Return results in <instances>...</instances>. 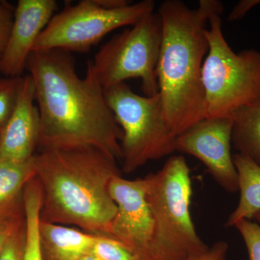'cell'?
<instances>
[{"instance_id": "obj_1", "label": "cell", "mask_w": 260, "mask_h": 260, "mask_svg": "<svg viewBox=\"0 0 260 260\" xmlns=\"http://www.w3.org/2000/svg\"><path fill=\"white\" fill-rule=\"evenodd\" d=\"M27 68L41 116L39 151L94 148L121 160L122 131L90 61L83 78L64 51H32Z\"/></svg>"}, {"instance_id": "obj_2", "label": "cell", "mask_w": 260, "mask_h": 260, "mask_svg": "<svg viewBox=\"0 0 260 260\" xmlns=\"http://www.w3.org/2000/svg\"><path fill=\"white\" fill-rule=\"evenodd\" d=\"M41 220L109 236L117 207L109 192L121 175L115 158L94 148H51L34 157Z\"/></svg>"}, {"instance_id": "obj_3", "label": "cell", "mask_w": 260, "mask_h": 260, "mask_svg": "<svg viewBox=\"0 0 260 260\" xmlns=\"http://www.w3.org/2000/svg\"><path fill=\"white\" fill-rule=\"evenodd\" d=\"M223 7L217 0H200L196 9L180 0H167L159 7L162 37L157 67L158 93L164 118L176 136L206 118L202 80L208 51L205 31L210 15Z\"/></svg>"}, {"instance_id": "obj_4", "label": "cell", "mask_w": 260, "mask_h": 260, "mask_svg": "<svg viewBox=\"0 0 260 260\" xmlns=\"http://www.w3.org/2000/svg\"><path fill=\"white\" fill-rule=\"evenodd\" d=\"M145 179L156 259L189 260L208 250L191 220L190 169L184 157L171 156L160 171Z\"/></svg>"}, {"instance_id": "obj_5", "label": "cell", "mask_w": 260, "mask_h": 260, "mask_svg": "<svg viewBox=\"0 0 260 260\" xmlns=\"http://www.w3.org/2000/svg\"><path fill=\"white\" fill-rule=\"evenodd\" d=\"M223 8L210 15L205 31L208 51L202 80L206 118H228L260 97V51L246 49L235 53L222 30Z\"/></svg>"}, {"instance_id": "obj_6", "label": "cell", "mask_w": 260, "mask_h": 260, "mask_svg": "<svg viewBox=\"0 0 260 260\" xmlns=\"http://www.w3.org/2000/svg\"><path fill=\"white\" fill-rule=\"evenodd\" d=\"M104 94L122 131L121 172L131 174L150 160L175 153L177 136L165 120L159 93L143 96L121 83L104 89Z\"/></svg>"}, {"instance_id": "obj_7", "label": "cell", "mask_w": 260, "mask_h": 260, "mask_svg": "<svg viewBox=\"0 0 260 260\" xmlns=\"http://www.w3.org/2000/svg\"><path fill=\"white\" fill-rule=\"evenodd\" d=\"M162 37L161 19L158 12H153L104 44L90 61L103 88L140 78L145 95L158 93L157 67Z\"/></svg>"}, {"instance_id": "obj_8", "label": "cell", "mask_w": 260, "mask_h": 260, "mask_svg": "<svg viewBox=\"0 0 260 260\" xmlns=\"http://www.w3.org/2000/svg\"><path fill=\"white\" fill-rule=\"evenodd\" d=\"M153 0H143L119 9L108 10L95 0L68 4L52 17L34 47V51L85 52L109 32L134 25L155 10Z\"/></svg>"}, {"instance_id": "obj_9", "label": "cell", "mask_w": 260, "mask_h": 260, "mask_svg": "<svg viewBox=\"0 0 260 260\" xmlns=\"http://www.w3.org/2000/svg\"><path fill=\"white\" fill-rule=\"evenodd\" d=\"M117 207L109 237L144 260H157L153 250L154 221L146 198L145 178L129 180L116 176L109 185Z\"/></svg>"}, {"instance_id": "obj_10", "label": "cell", "mask_w": 260, "mask_h": 260, "mask_svg": "<svg viewBox=\"0 0 260 260\" xmlns=\"http://www.w3.org/2000/svg\"><path fill=\"white\" fill-rule=\"evenodd\" d=\"M232 118H205L176 138V152L192 155L229 193L239 191L232 155Z\"/></svg>"}, {"instance_id": "obj_11", "label": "cell", "mask_w": 260, "mask_h": 260, "mask_svg": "<svg viewBox=\"0 0 260 260\" xmlns=\"http://www.w3.org/2000/svg\"><path fill=\"white\" fill-rule=\"evenodd\" d=\"M55 0H19L6 47L0 57L5 77H20L43 30L55 15Z\"/></svg>"}, {"instance_id": "obj_12", "label": "cell", "mask_w": 260, "mask_h": 260, "mask_svg": "<svg viewBox=\"0 0 260 260\" xmlns=\"http://www.w3.org/2000/svg\"><path fill=\"white\" fill-rule=\"evenodd\" d=\"M35 87L30 75L22 77L14 109L0 131V160L24 162L36 155L41 116L35 105Z\"/></svg>"}, {"instance_id": "obj_13", "label": "cell", "mask_w": 260, "mask_h": 260, "mask_svg": "<svg viewBox=\"0 0 260 260\" xmlns=\"http://www.w3.org/2000/svg\"><path fill=\"white\" fill-rule=\"evenodd\" d=\"M39 232L44 260H82L90 252L97 236L42 220Z\"/></svg>"}, {"instance_id": "obj_14", "label": "cell", "mask_w": 260, "mask_h": 260, "mask_svg": "<svg viewBox=\"0 0 260 260\" xmlns=\"http://www.w3.org/2000/svg\"><path fill=\"white\" fill-rule=\"evenodd\" d=\"M34 157L24 162L0 160V220L20 218L24 189L36 177Z\"/></svg>"}, {"instance_id": "obj_15", "label": "cell", "mask_w": 260, "mask_h": 260, "mask_svg": "<svg viewBox=\"0 0 260 260\" xmlns=\"http://www.w3.org/2000/svg\"><path fill=\"white\" fill-rule=\"evenodd\" d=\"M239 179L240 199L225 226H235L240 220H250L260 211V167L241 154L233 155Z\"/></svg>"}, {"instance_id": "obj_16", "label": "cell", "mask_w": 260, "mask_h": 260, "mask_svg": "<svg viewBox=\"0 0 260 260\" xmlns=\"http://www.w3.org/2000/svg\"><path fill=\"white\" fill-rule=\"evenodd\" d=\"M232 145L241 154L260 167V97L241 108L232 116Z\"/></svg>"}, {"instance_id": "obj_17", "label": "cell", "mask_w": 260, "mask_h": 260, "mask_svg": "<svg viewBox=\"0 0 260 260\" xmlns=\"http://www.w3.org/2000/svg\"><path fill=\"white\" fill-rule=\"evenodd\" d=\"M42 191L36 178L25 186L23 192V213L25 220V249L23 260L43 259L41 248L40 212Z\"/></svg>"}, {"instance_id": "obj_18", "label": "cell", "mask_w": 260, "mask_h": 260, "mask_svg": "<svg viewBox=\"0 0 260 260\" xmlns=\"http://www.w3.org/2000/svg\"><path fill=\"white\" fill-rule=\"evenodd\" d=\"M89 254L103 260H144L114 238L97 235Z\"/></svg>"}, {"instance_id": "obj_19", "label": "cell", "mask_w": 260, "mask_h": 260, "mask_svg": "<svg viewBox=\"0 0 260 260\" xmlns=\"http://www.w3.org/2000/svg\"><path fill=\"white\" fill-rule=\"evenodd\" d=\"M22 77H0V129L6 124L14 109Z\"/></svg>"}, {"instance_id": "obj_20", "label": "cell", "mask_w": 260, "mask_h": 260, "mask_svg": "<svg viewBox=\"0 0 260 260\" xmlns=\"http://www.w3.org/2000/svg\"><path fill=\"white\" fill-rule=\"evenodd\" d=\"M245 243L249 260H260V225L250 220H240L235 225Z\"/></svg>"}, {"instance_id": "obj_21", "label": "cell", "mask_w": 260, "mask_h": 260, "mask_svg": "<svg viewBox=\"0 0 260 260\" xmlns=\"http://www.w3.org/2000/svg\"><path fill=\"white\" fill-rule=\"evenodd\" d=\"M25 220L10 238L0 254V260H23L25 249Z\"/></svg>"}, {"instance_id": "obj_22", "label": "cell", "mask_w": 260, "mask_h": 260, "mask_svg": "<svg viewBox=\"0 0 260 260\" xmlns=\"http://www.w3.org/2000/svg\"><path fill=\"white\" fill-rule=\"evenodd\" d=\"M14 11L8 3L0 1V57L9 38L14 18Z\"/></svg>"}, {"instance_id": "obj_23", "label": "cell", "mask_w": 260, "mask_h": 260, "mask_svg": "<svg viewBox=\"0 0 260 260\" xmlns=\"http://www.w3.org/2000/svg\"><path fill=\"white\" fill-rule=\"evenodd\" d=\"M23 223L20 218L0 220V254L10 238Z\"/></svg>"}, {"instance_id": "obj_24", "label": "cell", "mask_w": 260, "mask_h": 260, "mask_svg": "<svg viewBox=\"0 0 260 260\" xmlns=\"http://www.w3.org/2000/svg\"><path fill=\"white\" fill-rule=\"evenodd\" d=\"M229 245L225 242L220 241L213 244L208 250L189 260H227Z\"/></svg>"}, {"instance_id": "obj_25", "label": "cell", "mask_w": 260, "mask_h": 260, "mask_svg": "<svg viewBox=\"0 0 260 260\" xmlns=\"http://www.w3.org/2000/svg\"><path fill=\"white\" fill-rule=\"evenodd\" d=\"M260 4V0H244L239 2L229 15V21H236L242 18L256 5Z\"/></svg>"}, {"instance_id": "obj_26", "label": "cell", "mask_w": 260, "mask_h": 260, "mask_svg": "<svg viewBox=\"0 0 260 260\" xmlns=\"http://www.w3.org/2000/svg\"><path fill=\"white\" fill-rule=\"evenodd\" d=\"M95 2L99 6L108 10L119 9L132 4L126 0H95Z\"/></svg>"}, {"instance_id": "obj_27", "label": "cell", "mask_w": 260, "mask_h": 260, "mask_svg": "<svg viewBox=\"0 0 260 260\" xmlns=\"http://www.w3.org/2000/svg\"><path fill=\"white\" fill-rule=\"evenodd\" d=\"M82 260H103L99 259V258L96 257V256H95L93 255V254H85V256H83V259Z\"/></svg>"}, {"instance_id": "obj_28", "label": "cell", "mask_w": 260, "mask_h": 260, "mask_svg": "<svg viewBox=\"0 0 260 260\" xmlns=\"http://www.w3.org/2000/svg\"><path fill=\"white\" fill-rule=\"evenodd\" d=\"M254 218H255L256 220H257V222H259L260 223V211L258 212V213L254 215Z\"/></svg>"}, {"instance_id": "obj_29", "label": "cell", "mask_w": 260, "mask_h": 260, "mask_svg": "<svg viewBox=\"0 0 260 260\" xmlns=\"http://www.w3.org/2000/svg\"><path fill=\"white\" fill-rule=\"evenodd\" d=\"M0 74H1V71H0Z\"/></svg>"}, {"instance_id": "obj_30", "label": "cell", "mask_w": 260, "mask_h": 260, "mask_svg": "<svg viewBox=\"0 0 260 260\" xmlns=\"http://www.w3.org/2000/svg\"><path fill=\"white\" fill-rule=\"evenodd\" d=\"M0 131H1V129H0Z\"/></svg>"}]
</instances>
